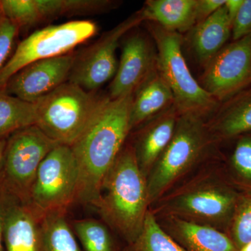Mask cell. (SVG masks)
I'll list each match as a JSON object with an SVG mask.
<instances>
[{
    "label": "cell",
    "mask_w": 251,
    "mask_h": 251,
    "mask_svg": "<svg viewBox=\"0 0 251 251\" xmlns=\"http://www.w3.org/2000/svg\"><path fill=\"white\" fill-rule=\"evenodd\" d=\"M133 94L105 97L80 136L71 145L76 159L79 183L75 202L92 205L104 178L116 161L131 130Z\"/></svg>",
    "instance_id": "obj_1"
},
{
    "label": "cell",
    "mask_w": 251,
    "mask_h": 251,
    "mask_svg": "<svg viewBox=\"0 0 251 251\" xmlns=\"http://www.w3.org/2000/svg\"><path fill=\"white\" fill-rule=\"evenodd\" d=\"M212 160L151 204L150 210L153 215L177 218L226 233L242 196Z\"/></svg>",
    "instance_id": "obj_2"
},
{
    "label": "cell",
    "mask_w": 251,
    "mask_h": 251,
    "mask_svg": "<svg viewBox=\"0 0 251 251\" xmlns=\"http://www.w3.org/2000/svg\"><path fill=\"white\" fill-rule=\"evenodd\" d=\"M92 206L125 245L139 235L150 204L147 179L138 167L131 144L126 143Z\"/></svg>",
    "instance_id": "obj_3"
},
{
    "label": "cell",
    "mask_w": 251,
    "mask_h": 251,
    "mask_svg": "<svg viewBox=\"0 0 251 251\" xmlns=\"http://www.w3.org/2000/svg\"><path fill=\"white\" fill-rule=\"evenodd\" d=\"M216 144L204 117L179 114L171 143L147 178L150 206L213 159Z\"/></svg>",
    "instance_id": "obj_4"
},
{
    "label": "cell",
    "mask_w": 251,
    "mask_h": 251,
    "mask_svg": "<svg viewBox=\"0 0 251 251\" xmlns=\"http://www.w3.org/2000/svg\"><path fill=\"white\" fill-rule=\"evenodd\" d=\"M105 97L67 81L34 103L36 126L55 143L71 146Z\"/></svg>",
    "instance_id": "obj_5"
},
{
    "label": "cell",
    "mask_w": 251,
    "mask_h": 251,
    "mask_svg": "<svg viewBox=\"0 0 251 251\" xmlns=\"http://www.w3.org/2000/svg\"><path fill=\"white\" fill-rule=\"evenodd\" d=\"M148 25L156 45L157 69L173 92L175 108L179 114H196L206 120L217 108L218 100L190 72L183 56L182 36L156 23Z\"/></svg>",
    "instance_id": "obj_6"
},
{
    "label": "cell",
    "mask_w": 251,
    "mask_h": 251,
    "mask_svg": "<svg viewBox=\"0 0 251 251\" xmlns=\"http://www.w3.org/2000/svg\"><path fill=\"white\" fill-rule=\"evenodd\" d=\"M79 171L70 146L58 145L41 163L29 193L28 204L40 218L66 211L76 200Z\"/></svg>",
    "instance_id": "obj_7"
},
{
    "label": "cell",
    "mask_w": 251,
    "mask_h": 251,
    "mask_svg": "<svg viewBox=\"0 0 251 251\" xmlns=\"http://www.w3.org/2000/svg\"><path fill=\"white\" fill-rule=\"evenodd\" d=\"M97 31V25L90 21H69L34 31L18 44L0 71V90L4 91L9 79L28 64L69 53Z\"/></svg>",
    "instance_id": "obj_8"
},
{
    "label": "cell",
    "mask_w": 251,
    "mask_h": 251,
    "mask_svg": "<svg viewBox=\"0 0 251 251\" xmlns=\"http://www.w3.org/2000/svg\"><path fill=\"white\" fill-rule=\"evenodd\" d=\"M58 145L36 125L11 135L6 140L0 187L28 204L41 163Z\"/></svg>",
    "instance_id": "obj_9"
},
{
    "label": "cell",
    "mask_w": 251,
    "mask_h": 251,
    "mask_svg": "<svg viewBox=\"0 0 251 251\" xmlns=\"http://www.w3.org/2000/svg\"><path fill=\"white\" fill-rule=\"evenodd\" d=\"M143 21L145 20L141 11H138L75 54L68 81L87 92H94L100 88L116 74V50L122 36Z\"/></svg>",
    "instance_id": "obj_10"
},
{
    "label": "cell",
    "mask_w": 251,
    "mask_h": 251,
    "mask_svg": "<svg viewBox=\"0 0 251 251\" xmlns=\"http://www.w3.org/2000/svg\"><path fill=\"white\" fill-rule=\"evenodd\" d=\"M201 86L224 100L251 83V34L225 46L205 66Z\"/></svg>",
    "instance_id": "obj_11"
},
{
    "label": "cell",
    "mask_w": 251,
    "mask_h": 251,
    "mask_svg": "<svg viewBox=\"0 0 251 251\" xmlns=\"http://www.w3.org/2000/svg\"><path fill=\"white\" fill-rule=\"evenodd\" d=\"M75 57V54L71 52L31 63L9 79L4 91L25 101L35 103L69 80Z\"/></svg>",
    "instance_id": "obj_12"
},
{
    "label": "cell",
    "mask_w": 251,
    "mask_h": 251,
    "mask_svg": "<svg viewBox=\"0 0 251 251\" xmlns=\"http://www.w3.org/2000/svg\"><path fill=\"white\" fill-rule=\"evenodd\" d=\"M156 67V53L151 43L140 33L132 34L124 43L109 97L118 99L133 94Z\"/></svg>",
    "instance_id": "obj_13"
},
{
    "label": "cell",
    "mask_w": 251,
    "mask_h": 251,
    "mask_svg": "<svg viewBox=\"0 0 251 251\" xmlns=\"http://www.w3.org/2000/svg\"><path fill=\"white\" fill-rule=\"evenodd\" d=\"M179 115L173 105L137 128L130 144L138 167L146 179L171 143Z\"/></svg>",
    "instance_id": "obj_14"
},
{
    "label": "cell",
    "mask_w": 251,
    "mask_h": 251,
    "mask_svg": "<svg viewBox=\"0 0 251 251\" xmlns=\"http://www.w3.org/2000/svg\"><path fill=\"white\" fill-rule=\"evenodd\" d=\"M4 192V244L6 251H41V218L29 204L5 190Z\"/></svg>",
    "instance_id": "obj_15"
},
{
    "label": "cell",
    "mask_w": 251,
    "mask_h": 251,
    "mask_svg": "<svg viewBox=\"0 0 251 251\" xmlns=\"http://www.w3.org/2000/svg\"><path fill=\"white\" fill-rule=\"evenodd\" d=\"M156 219L165 232L185 251L237 250L228 235L219 229L175 217H160Z\"/></svg>",
    "instance_id": "obj_16"
},
{
    "label": "cell",
    "mask_w": 251,
    "mask_h": 251,
    "mask_svg": "<svg viewBox=\"0 0 251 251\" xmlns=\"http://www.w3.org/2000/svg\"><path fill=\"white\" fill-rule=\"evenodd\" d=\"M173 105V92L156 67L133 94L130 110L131 132Z\"/></svg>",
    "instance_id": "obj_17"
},
{
    "label": "cell",
    "mask_w": 251,
    "mask_h": 251,
    "mask_svg": "<svg viewBox=\"0 0 251 251\" xmlns=\"http://www.w3.org/2000/svg\"><path fill=\"white\" fill-rule=\"evenodd\" d=\"M197 4L198 0H148L140 11L145 21L181 34L196 25Z\"/></svg>",
    "instance_id": "obj_18"
},
{
    "label": "cell",
    "mask_w": 251,
    "mask_h": 251,
    "mask_svg": "<svg viewBox=\"0 0 251 251\" xmlns=\"http://www.w3.org/2000/svg\"><path fill=\"white\" fill-rule=\"evenodd\" d=\"M192 29L193 50L200 63L205 67L228 40L232 34V23L224 6Z\"/></svg>",
    "instance_id": "obj_19"
},
{
    "label": "cell",
    "mask_w": 251,
    "mask_h": 251,
    "mask_svg": "<svg viewBox=\"0 0 251 251\" xmlns=\"http://www.w3.org/2000/svg\"><path fill=\"white\" fill-rule=\"evenodd\" d=\"M117 5L108 0H34V16L38 25L62 16L100 14Z\"/></svg>",
    "instance_id": "obj_20"
},
{
    "label": "cell",
    "mask_w": 251,
    "mask_h": 251,
    "mask_svg": "<svg viewBox=\"0 0 251 251\" xmlns=\"http://www.w3.org/2000/svg\"><path fill=\"white\" fill-rule=\"evenodd\" d=\"M216 143L251 131V96L206 121Z\"/></svg>",
    "instance_id": "obj_21"
},
{
    "label": "cell",
    "mask_w": 251,
    "mask_h": 251,
    "mask_svg": "<svg viewBox=\"0 0 251 251\" xmlns=\"http://www.w3.org/2000/svg\"><path fill=\"white\" fill-rule=\"evenodd\" d=\"M66 215L55 211L41 218V251H82Z\"/></svg>",
    "instance_id": "obj_22"
},
{
    "label": "cell",
    "mask_w": 251,
    "mask_h": 251,
    "mask_svg": "<svg viewBox=\"0 0 251 251\" xmlns=\"http://www.w3.org/2000/svg\"><path fill=\"white\" fill-rule=\"evenodd\" d=\"M36 124L35 104L0 90V140H7L18 130Z\"/></svg>",
    "instance_id": "obj_23"
},
{
    "label": "cell",
    "mask_w": 251,
    "mask_h": 251,
    "mask_svg": "<svg viewBox=\"0 0 251 251\" xmlns=\"http://www.w3.org/2000/svg\"><path fill=\"white\" fill-rule=\"evenodd\" d=\"M73 230L84 251H122L104 222L94 219H77L73 222Z\"/></svg>",
    "instance_id": "obj_24"
},
{
    "label": "cell",
    "mask_w": 251,
    "mask_h": 251,
    "mask_svg": "<svg viewBox=\"0 0 251 251\" xmlns=\"http://www.w3.org/2000/svg\"><path fill=\"white\" fill-rule=\"evenodd\" d=\"M122 251H185L165 232L150 210L139 235L133 242L126 244Z\"/></svg>",
    "instance_id": "obj_25"
},
{
    "label": "cell",
    "mask_w": 251,
    "mask_h": 251,
    "mask_svg": "<svg viewBox=\"0 0 251 251\" xmlns=\"http://www.w3.org/2000/svg\"><path fill=\"white\" fill-rule=\"evenodd\" d=\"M226 234L237 249L251 242V195L241 198Z\"/></svg>",
    "instance_id": "obj_26"
},
{
    "label": "cell",
    "mask_w": 251,
    "mask_h": 251,
    "mask_svg": "<svg viewBox=\"0 0 251 251\" xmlns=\"http://www.w3.org/2000/svg\"><path fill=\"white\" fill-rule=\"evenodd\" d=\"M231 168L239 184L251 188V137L238 142L231 157Z\"/></svg>",
    "instance_id": "obj_27"
},
{
    "label": "cell",
    "mask_w": 251,
    "mask_h": 251,
    "mask_svg": "<svg viewBox=\"0 0 251 251\" xmlns=\"http://www.w3.org/2000/svg\"><path fill=\"white\" fill-rule=\"evenodd\" d=\"M19 30V28L4 15L0 18V71L7 62Z\"/></svg>",
    "instance_id": "obj_28"
},
{
    "label": "cell",
    "mask_w": 251,
    "mask_h": 251,
    "mask_svg": "<svg viewBox=\"0 0 251 251\" xmlns=\"http://www.w3.org/2000/svg\"><path fill=\"white\" fill-rule=\"evenodd\" d=\"M251 34V0H244L232 25V36L234 41Z\"/></svg>",
    "instance_id": "obj_29"
},
{
    "label": "cell",
    "mask_w": 251,
    "mask_h": 251,
    "mask_svg": "<svg viewBox=\"0 0 251 251\" xmlns=\"http://www.w3.org/2000/svg\"><path fill=\"white\" fill-rule=\"evenodd\" d=\"M226 0H198L197 21L202 22L224 6Z\"/></svg>",
    "instance_id": "obj_30"
},
{
    "label": "cell",
    "mask_w": 251,
    "mask_h": 251,
    "mask_svg": "<svg viewBox=\"0 0 251 251\" xmlns=\"http://www.w3.org/2000/svg\"><path fill=\"white\" fill-rule=\"evenodd\" d=\"M4 190L0 188V251H4Z\"/></svg>",
    "instance_id": "obj_31"
},
{
    "label": "cell",
    "mask_w": 251,
    "mask_h": 251,
    "mask_svg": "<svg viewBox=\"0 0 251 251\" xmlns=\"http://www.w3.org/2000/svg\"><path fill=\"white\" fill-rule=\"evenodd\" d=\"M243 3L244 0H226L224 6L227 10V15L232 25Z\"/></svg>",
    "instance_id": "obj_32"
},
{
    "label": "cell",
    "mask_w": 251,
    "mask_h": 251,
    "mask_svg": "<svg viewBox=\"0 0 251 251\" xmlns=\"http://www.w3.org/2000/svg\"><path fill=\"white\" fill-rule=\"evenodd\" d=\"M6 140H0V178H1V171H2L3 164H4Z\"/></svg>",
    "instance_id": "obj_33"
},
{
    "label": "cell",
    "mask_w": 251,
    "mask_h": 251,
    "mask_svg": "<svg viewBox=\"0 0 251 251\" xmlns=\"http://www.w3.org/2000/svg\"><path fill=\"white\" fill-rule=\"evenodd\" d=\"M235 251H251V242L243 246L240 249H237Z\"/></svg>",
    "instance_id": "obj_34"
},
{
    "label": "cell",
    "mask_w": 251,
    "mask_h": 251,
    "mask_svg": "<svg viewBox=\"0 0 251 251\" xmlns=\"http://www.w3.org/2000/svg\"><path fill=\"white\" fill-rule=\"evenodd\" d=\"M3 16L2 9H1V0H0V18Z\"/></svg>",
    "instance_id": "obj_35"
}]
</instances>
